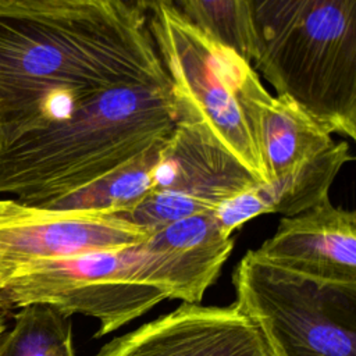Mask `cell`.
Returning a JSON list of instances; mask_svg holds the SVG:
<instances>
[{
	"label": "cell",
	"mask_w": 356,
	"mask_h": 356,
	"mask_svg": "<svg viewBox=\"0 0 356 356\" xmlns=\"http://www.w3.org/2000/svg\"><path fill=\"white\" fill-rule=\"evenodd\" d=\"M192 25L252 64V39L243 0H168Z\"/></svg>",
	"instance_id": "obj_16"
},
{
	"label": "cell",
	"mask_w": 356,
	"mask_h": 356,
	"mask_svg": "<svg viewBox=\"0 0 356 356\" xmlns=\"http://www.w3.org/2000/svg\"><path fill=\"white\" fill-rule=\"evenodd\" d=\"M149 83H170L149 31L103 0L56 11H0V143L64 118L103 90Z\"/></svg>",
	"instance_id": "obj_1"
},
{
	"label": "cell",
	"mask_w": 356,
	"mask_h": 356,
	"mask_svg": "<svg viewBox=\"0 0 356 356\" xmlns=\"http://www.w3.org/2000/svg\"><path fill=\"white\" fill-rule=\"evenodd\" d=\"M149 231L120 216L0 197V291L32 263L140 245Z\"/></svg>",
	"instance_id": "obj_7"
},
{
	"label": "cell",
	"mask_w": 356,
	"mask_h": 356,
	"mask_svg": "<svg viewBox=\"0 0 356 356\" xmlns=\"http://www.w3.org/2000/svg\"><path fill=\"white\" fill-rule=\"evenodd\" d=\"M164 140L152 145L99 179L39 207L108 214H121L134 209L153 189L154 171Z\"/></svg>",
	"instance_id": "obj_13"
},
{
	"label": "cell",
	"mask_w": 356,
	"mask_h": 356,
	"mask_svg": "<svg viewBox=\"0 0 356 356\" xmlns=\"http://www.w3.org/2000/svg\"><path fill=\"white\" fill-rule=\"evenodd\" d=\"M147 22L154 50L170 79L178 118L196 125L260 184L268 182L239 99L241 75L249 61L186 21L168 0Z\"/></svg>",
	"instance_id": "obj_4"
},
{
	"label": "cell",
	"mask_w": 356,
	"mask_h": 356,
	"mask_svg": "<svg viewBox=\"0 0 356 356\" xmlns=\"http://www.w3.org/2000/svg\"><path fill=\"white\" fill-rule=\"evenodd\" d=\"M0 356H76L71 318L42 303L19 307L0 335Z\"/></svg>",
	"instance_id": "obj_15"
},
{
	"label": "cell",
	"mask_w": 356,
	"mask_h": 356,
	"mask_svg": "<svg viewBox=\"0 0 356 356\" xmlns=\"http://www.w3.org/2000/svg\"><path fill=\"white\" fill-rule=\"evenodd\" d=\"M136 246L32 263L0 291V305L10 310L47 305L68 317L99 320L96 338L111 334L167 299L160 289L135 281Z\"/></svg>",
	"instance_id": "obj_6"
},
{
	"label": "cell",
	"mask_w": 356,
	"mask_h": 356,
	"mask_svg": "<svg viewBox=\"0 0 356 356\" xmlns=\"http://www.w3.org/2000/svg\"><path fill=\"white\" fill-rule=\"evenodd\" d=\"M252 65L331 134L356 136V0H243Z\"/></svg>",
	"instance_id": "obj_3"
},
{
	"label": "cell",
	"mask_w": 356,
	"mask_h": 356,
	"mask_svg": "<svg viewBox=\"0 0 356 356\" xmlns=\"http://www.w3.org/2000/svg\"><path fill=\"white\" fill-rule=\"evenodd\" d=\"M271 266L318 285L356 291V214L330 197L282 217L259 249Z\"/></svg>",
	"instance_id": "obj_9"
},
{
	"label": "cell",
	"mask_w": 356,
	"mask_h": 356,
	"mask_svg": "<svg viewBox=\"0 0 356 356\" xmlns=\"http://www.w3.org/2000/svg\"><path fill=\"white\" fill-rule=\"evenodd\" d=\"M235 306L260 332L270 356H356V291L285 273L254 249L239 260Z\"/></svg>",
	"instance_id": "obj_5"
},
{
	"label": "cell",
	"mask_w": 356,
	"mask_h": 356,
	"mask_svg": "<svg viewBox=\"0 0 356 356\" xmlns=\"http://www.w3.org/2000/svg\"><path fill=\"white\" fill-rule=\"evenodd\" d=\"M8 312L10 309L4 307L0 305V335L7 330V316H8Z\"/></svg>",
	"instance_id": "obj_19"
},
{
	"label": "cell",
	"mask_w": 356,
	"mask_h": 356,
	"mask_svg": "<svg viewBox=\"0 0 356 356\" xmlns=\"http://www.w3.org/2000/svg\"><path fill=\"white\" fill-rule=\"evenodd\" d=\"M259 181L192 122L178 118L164 140L153 189L192 200L209 211Z\"/></svg>",
	"instance_id": "obj_11"
},
{
	"label": "cell",
	"mask_w": 356,
	"mask_h": 356,
	"mask_svg": "<svg viewBox=\"0 0 356 356\" xmlns=\"http://www.w3.org/2000/svg\"><path fill=\"white\" fill-rule=\"evenodd\" d=\"M234 248L213 211L181 218L136 246L135 281L160 289L167 299L200 303Z\"/></svg>",
	"instance_id": "obj_10"
},
{
	"label": "cell",
	"mask_w": 356,
	"mask_h": 356,
	"mask_svg": "<svg viewBox=\"0 0 356 356\" xmlns=\"http://www.w3.org/2000/svg\"><path fill=\"white\" fill-rule=\"evenodd\" d=\"M99 0H0L1 13H40L92 4Z\"/></svg>",
	"instance_id": "obj_18"
},
{
	"label": "cell",
	"mask_w": 356,
	"mask_h": 356,
	"mask_svg": "<svg viewBox=\"0 0 356 356\" xmlns=\"http://www.w3.org/2000/svg\"><path fill=\"white\" fill-rule=\"evenodd\" d=\"M93 356H270L253 323L235 306L181 303Z\"/></svg>",
	"instance_id": "obj_8"
},
{
	"label": "cell",
	"mask_w": 356,
	"mask_h": 356,
	"mask_svg": "<svg viewBox=\"0 0 356 356\" xmlns=\"http://www.w3.org/2000/svg\"><path fill=\"white\" fill-rule=\"evenodd\" d=\"M121 18L129 24L145 29L149 17L165 0H103Z\"/></svg>",
	"instance_id": "obj_17"
},
{
	"label": "cell",
	"mask_w": 356,
	"mask_h": 356,
	"mask_svg": "<svg viewBox=\"0 0 356 356\" xmlns=\"http://www.w3.org/2000/svg\"><path fill=\"white\" fill-rule=\"evenodd\" d=\"M177 121L170 83L103 90L64 118L0 143V195L44 206L164 140Z\"/></svg>",
	"instance_id": "obj_2"
},
{
	"label": "cell",
	"mask_w": 356,
	"mask_h": 356,
	"mask_svg": "<svg viewBox=\"0 0 356 356\" xmlns=\"http://www.w3.org/2000/svg\"><path fill=\"white\" fill-rule=\"evenodd\" d=\"M239 99L252 125L268 182L325 150L332 134L288 96H273L248 63L239 81Z\"/></svg>",
	"instance_id": "obj_12"
},
{
	"label": "cell",
	"mask_w": 356,
	"mask_h": 356,
	"mask_svg": "<svg viewBox=\"0 0 356 356\" xmlns=\"http://www.w3.org/2000/svg\"><path fill=\"white\" fill-rule=\"evenodd\" d=\"M350 160L348 140L332 142L325 150L295 165L286 174L270 182L257 184L267 214L295 216L330 197L334 179Z\"/></svg>",
	"instance_id": "obj_14"
}]
</instances>
